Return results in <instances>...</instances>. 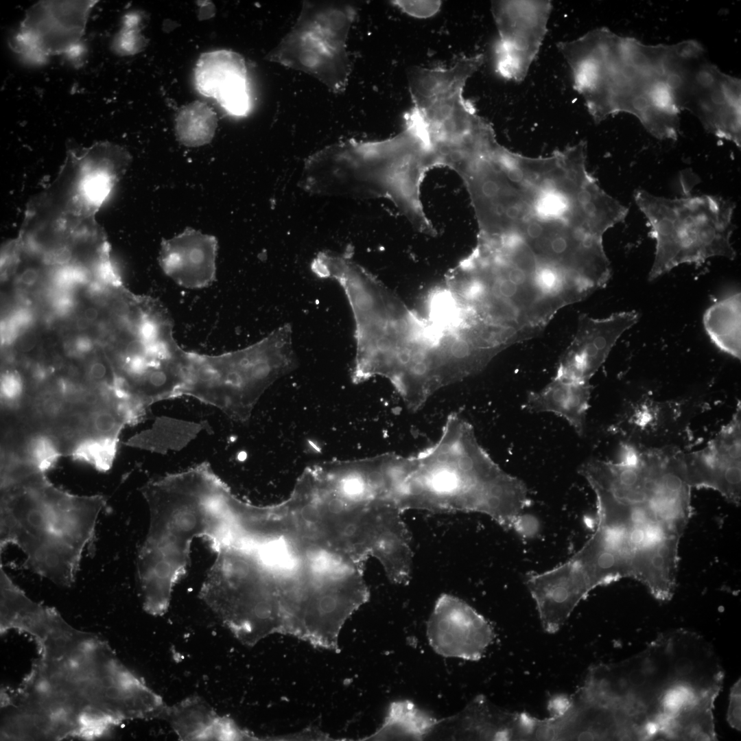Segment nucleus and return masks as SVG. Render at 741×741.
Returning a JSON list of instances; mask_svg holds the SVG:
<instances>
[{
    "label": "nucleus",
    "mask_w": 741,
    "mask_h": 741,
    "mask_svg": "<svg viewBox=\"0 0 741 741\" xmlns=\"http://www.w3.org/2000/svg\"><path fill=\"white\" fill-rule=\"evenodd\" d=\"M32 637L38 656L14 688L0 695L1 740H92L125 722L161 720L162 697L110 645L75 628L0 576V631Z\"/></svg>",
    "instance_id": "f257e3e1"
},
{
    "label": "nucleus",
    "mask_w": 741,
    "mask_h": 741,
    "mask_svg": "<svg viewBox=\"0 0 741 741\" xmlns=\"http://www.w3.org/2000/svg\"><path fill=\"white\" fill-rule=\"evenodd\" d=\"M683 456L624 445L616 462L593 458L580 466L596 495L597 524L570 561L592 587L633 578L656 599L672 598L679 544L692 515Z\"/></svg>",
    "instance_id": "f03ea898"
},
{
    "label": "nucleus",
    "mask_w": 741,
    "mask_h": 741,
    "mask_svg": "<svg viewBox=\"0 0 741 741\" xmlns=\"http://www.w3.org/2000/svg\"><path fill=\"white\" fill-rule=\"evenodd\" d=\"M328 276L344 292L354 320V382L380 375L412 399L462 377L473 349L460 328L412 311L351 257L336 260Z\"/></svg>",
    "instance_id": "7ed1b4c3"
},
{
    "label": "nucleus",
    "mask_w": 741,
    "mask_h": 741,
    "mask_svg": "<svg viewBox=\"0 0 741 741\" xmlns=\"http://www.w3.org/2000/svg\"><path fill=\"white\" fill-rule=\"evenodd\" d=\"M715 671L705 643L677 631L626 660L591 667L582 687L612 716L622 740H663Z\"/></svg>",
    "instance_id": "20e7f679"
},
{
    "label": "nucleus",
    "mask_w": 741,
    "mask_h": 741,
    "mask_svg": "<svg viewBox=\"0 0 741 741\" xmlns=\"http://www.w3.org/2000/svg\"><path fill=\"white\" fill-rule=\"evenodd\" d=\"M556 48L596 124L627 113L655 137L677 140L681 111L668 84L664 45L644 44L601 27L560 41Z\"/></svg>",
    "instance_id": "39448f33"
},
{
    "label": "nucleus",
    "mask_w": 741,
    "mask_h": 741,
    "mask_svg": "<svg viewBox=\"0 0 741 741\" xmlns=\"http://www.w3.org/2000/svg\"><path fill=\"white\" fill-rule=\"evenodd\" d=\"M106 504L102 495H78L59 489L41 471L1 482V553L8 545L18 547L25 567L69 587Z\"/></svg>",
    "instance_id": "423d86ee"
},
{
    "label": "nucleus",
    "mask_w": 741,
    "mask_h": 741,
    "mask_svg": "<svg viewBox=\"0 0 741 741\" xmlns=\"http://www.w3.org/2000/svg\"><path fill=\"white\" fill-rule=\"evenodd\" d=\"M218 476L207 462L147 482L141 493L150 513L137 570L145 611L162 615L190 561L193 539H207L215 519Z\"/></svg>",
    "instance_id": "0eeeda50"
},
{
    "label": "nucleus",
    "mask_w": 741,
    "mask_h": 741,
    "mask_svg": "<svg viewBox=\"0 0 741 741\" xmlns=\"http://www.w3.org/2000/svg\"><path fill=\"white\" fill-rule=\"evenodd\" d=\"M434 169L426 143L414 124L388 139L351 141L314 156L306 165L312 193L355 198H384L421 233L436 231L421 198V185Z\"/></svg>",
    "instance_id": "6e6552de"
},
{
    "label": "nucleus",
    "mask_w": 741,
    "mask_h": 741,
    "mask_svg": "<svg viewBox=\"0 0 741 741\" xmlns=\"http://www.w3.org/2000/svg\"><path fill=\"white\" fill-rule=\"evenodd\" d=\"M459 430L457 457L446 456L438 443L423 457L408 460L399 482L401 508L478 513L512 529L530 503L526 484L490 458L469 425L461 423Z\"/></svg>",
    "instance_id": "1a4fd4ad"
},
{
    "label": "nucleus",
    "mask_w": 741,
    "mask_h": 741,
    "mask_svg": "<svg viewBox=\"0 0 741 741\" xmlns=\"http://www.w3.org/2000/svg\"><path fill=\"white\" fill-rule=\"evenodd\" d=\"M634 198L656 242L650 281L682 263L699 266L714 257H736L731 243L735 208L731 201L707 195L670 199L641 189Z\"/></svg>",
    "instance_id": "9d476101"
},
{
    "label": "nucleus",
    "mask_w": 741,
    "mask_h": 741,
    "mask_svg": "<svg viewBox=\"0 0 741 741\" xmlns=\"http://www.w3.org/2000/svg\"><path fill=\"white\" fill-rule=\"evenodd\" d=\"M216 553L200 589L204 603L244 644L283 632L277 587L257 558L236 547Z\"/></svg>",
    "instance_id": "9b49d317"
},
{
    "label": "nucleus",
    "mask_w": 741,
    "mask_h": 741,
    "mask_svg": "<svg viewBox=\"0 0 741 741\" xmlns=\"http://www.w3.org/2000/svg\"><path fill=\"white\" fill-rule=\"evenodd\" d=\"M666 64L678 109L689 111L708 132L740 148V80L711 62L696 40L668 45Z\"/></svg>",
    "instance_id": "f8f14e48"
},
{
    "label": "nucleus",
    "mask_w": 741,
    "mask_h": 741,
    "mask_svg": "<svg viewBox=\"0 0 741 741\" xmlns=\"http://www.w3.org/2000/svg\"><path fill=\"white\" fill-rule=\"evenodd\" d=\"M403 511L391 499L350 502L340 510L336 540L342 554L364 567L377 560L390 581L407 585L413 567L412 538Z\"/></svg>",
    "instance_id": "ddd939ff"
},
{
    "label": "nucleus",
    "mask_w": 741,
    "mask_h": 741,
    "mask_svg": "<svg viewBox=\"0 0 741 741\" xmlns=\"http://www.w3.org/2000/svg\"><path fill=\"white\" fill-rule=\"evenodd\" d=\"M491 10L499 39L495 66L503 78L519 83L528 75L548 32L550 1H492Z\"/></svg>",
    "instance_id": "4468645a"
},
{
    "label": "nucleus",
    "mask_w": 741,
    "mask_h": 741,
    "mask_svg": "<svg viewBox=\"0 0 741 741\" xmlns=\"http://www.w3.org/2000/svg\"><path fill=\"white\" fill-rule=\"evenodd\" d=\"M97 1H40L27 11L12 47L29 60L80 53V40Z\"/></svg>",
    "instance_id": "2eb2a0df"
},
{
    "label": "nucleus",
    "mask_w": 741,
    "mask_h": 741,
    "mask_svg": "<svg viewBox=\"0 0 741 741\" xmlns=\"http://www.w3.org/2000/svg\"><path fill=\"white\" fill-rule=\"evenodd\" d=\"M426 634L437 654L468 661L480 659L495 638L484 616L462 599L447 593L436 600Z\"/></svg>",
    "instance_id": "dca6fc26"
},
{
    "label": "nucleus",
    "mask_w": 741,
    "mask_h": 741,
    "mask_svg": "<svg viewBox=\"0 0 741 741\" xmlns=\"http://www.w3.org/2000/svg\"><path fill=\"white\" fill-rule=\"evenodd\" d=\"M692 487L714 490L728 502L741 499V405L729 421L701 449L683 454Z\"/></svg>",
    "instance_id": "f3484780"
},
{
    "label": "nucleus",
    "mask_w": 741,
    "mask_h": 741,
    "mask_svg": "<svg viewBox=\"0 0 741 741\" xmlns=\"http://www.w3.org/2000/svg\"><path fill=\"white\" fill-rule=\"evenodd\" d=\"M638 320L639 314L635 311L600 319L582 315L574 339L559 361L556 375L589 382L618 339Z\"/></svg>",
    "instance_id": "a211bd4d"
},
{
    "label": "nucleus",
    "mask_w": 741,
    "mask_h": 741,
    "mask_svg": "<svg viewBox=\"0 0 741 741\" xmlns=\"http://www.w3.org/2000/svg\"><path fill=\"white\" fill-rule=\"evenodd\" d=\"M538 718L502 709L484 696L473 698L455 716L443 718L445 737L479 740H535Z\"/></svg>",
    "instance_id": "6ab92c4d"
},
{
    "label": "nucleus",
    "mask_w": 741,
    "mask_h": 741,
    "mask_svg": "<svg viewBox=\"0 0 741 741\" xmlns=\"http://www.w3.org/2000/svg\"><path fill=\"white\" fill-rule=\"evenodd\" d=\"M217 239L192 228L163 239L158 262L164 273L187 289H200L215 280Z\"/></svg>",
    "instance_id": "aec40b11"
},
{
    "label": "nucleus",
    "mask_w": 741,
    "mask_h": 741,
    "mask_svg": "<svg viewBox=\"0 0 741 741\" xmlns=\"http://www.w3.org/2000/svg\"><path fill=\"white\" fill-rule=\"evenodd\" d=\"M180 740H257L228 716L220 715L198 696H191L165 708L162 719Z\"/></svg>",
    "instance_id": "412c9836"
},
{
    "label": "nucleus",
    "mask_w": 741,
    "mask_h": 741,
    "mask_svg": "<svg viewBox=\"0 0 741 741\" xmlns=\"http://www.w3.org/2000/svg\"><path fill=\"white\" fill-rule=\"evenodd\" d=\"M591 392L590 382L555 375L543 389L528 392L524 408L530 412L554 413L565 419L579 436H583Z\"/></svg>",
    "instance_id": "4be33fe9"
},
{
    "label": "nucleus",
    "mask_w": 741,
    "mask_h": 741,
    "mask_svg": "<svg viewBox=\"0 0 741 741\" xmlns=\"http://www.w3.org/2000/svg\"><path fill=\"white\" fill-rule=\"evenodd\" d=\"M195 81L200 93L215 99L226 92L247 86L244 60L228 50L203 54L196 66Z\"/></svg>",
    "instance_id": "5701e85b"
},
{
    "label": "nucleus",
    "mask_w": 741,
    "mask_h": 741,
    "mask_svg": "<svg viewBox=\"0 0 741 741\" xmlns=\"http://www.w3.org/2000/svg\"><path fill=\"white\" fill-rule=\"evenodd\" d=\"M440 719L408 700L392 702L381 727L366 740H422L433 737Z\"/></svg>",
    "instance_id": "b1692460"
},
{
    "label": "nucleus",
    "mask_w": 741,
    "mask_h": 741,
    "mask_svg": "<svg viewBox=\"0 0 741 741\" xmlns=\"http://www.w3.org/2000/svg\"><path fill=\"white\" fill-rule=\"evenodd\" d=\"M703 325L711 340L718 348L737 359H740V292L728 295L707 308L703 316Z\"/></svg>",
    "instance_id": "393cba45"
},
{
    "label": "nucleus",
    "mask_w": 741,
    "mask_h": 741,
    "mask_svg": "<svg viewBox=\"0 0 741 741\" xmlns=\"http://www.w3.org/2000/svg\"><path fill=\"white\" fill-rule=\"evenodd\" d=\"M217 126L216 114L207 104L199 101L183 107L176 119L178 141L188 147L209 143Z\"/></svg>",
    "instance_id": "a878e982"
},
{
    "label": "nucleus",
    "mask_w": 741,
    "mask_h": 741,
    "mask_svg": "<svg viewBox=\"0 0 741 741\" xmlns=\"http://www.w3.org/2000/svg\"><path fill=\"white\" fill-rule=\"evenodd\" d=\"M119 438L89 436L71 450L69 456L91 465L101 472L108 471L116 457Z\"/></svg>",
    "instance_id": "bb28decb"
},
{
    "label": "nucleus",
    "mask_w": 741,
    "mask_h": 741,
    "mask_svg": "<svg viewBox=\"0 0 741 741\" xmlns=\"http://www.w3.org/2000/svg\"><path fill=\"white\" fill-rule=\"evenodd\" d=\"M63 456L56 439L45 432L28 434L21 454L22 458L27 459L45 473L54 467Z\"/></svg>",
    "instance_id": "cd10ccee"
},
{
    "label": "nucleus",
    "mask_w": 741,
    "mask_h": 741,
    "mask_svg": "<svg viewBox=\"0 0 741 741\" xmlns=\"http://www.w3.org/2000/svg\"><path fill=\"white\" fill-rule=\"evenodd\" d=\"M129 425L121 407V399L102 405L89 413V436L119 438L124 427Z\"/></svg>",
    "instance_id": "c85d7f7f"
},
{
    "label": "nucleus",
    "mask_w": 741,
    "mask_h": 741,
    "mask_svg": "<svg viewBox=\"0 0 741 741\" xmlns=\"http://www.w3.org/2000/svg\"><path fill=\"white\" fill-rule=\"evenodd\" d=\"M141 17L137 14L127 15L122 30L116 36L113 48L121 55H132L139 52L146 45L145 37L141 34Z\"/></svg>",
    "instance_id": "c756f323"
},
{
    "label": "nucleus",
    "mask_w": 741,
    "mask_h": 741,
    "mask_svg": "<svg viewBox=\"0 0 741 741\" xmlns=\"http://www.w3.org/2000/svg\"><path fill=\"white\" fill-rule=\"evenodd\" d=\"M25 385L20 373L7 370L1 376V403L8 409L19 408L23 401Z\"/></svg>",
    "instance_id": "7c9ffc66"
},
{
    "label": "nucleus",
    "mask_w": 741,
    "mask_h": 741,
    "mask_svg": "<svg viewBox=\"0 0 741 741\" xmlns=\"http://www.w3.org/2000/svg\"><path fill=\"white\" fill-rule=\"evenodd\" d=\"M395 5L405 13L417 18H428L436 14L441 5L440 1H395Z\"/></svg>",
    "instance_id": "2f4dec72"
},
{
    "label": "nucleus",
    "mask_w": 741,
    "mask_h": 741,
    "mask_svg": "<svg viewBox=\"0 0 741 741\" xmlns=\"http://www.w3.org/2000/svg\"><path fill=\"white\" fill-rule=\"evenodd\" d=\"M741 683L740 679L738 680L732 686L729 694V707L727 713V720L729 725L740 730L741 724Z\"/></svg>",
    "instance_id": "473e14b6"
},
{
    "label": "nucleus",
    "mask_w": 741,
    "mask_h": 741,
    "mask_svg": "<svg viewBox=\"0 0 741 741\" xmlns=\"http://www.w3.org/2000/svg\"><path fill=\"white\" fill-rule=\"evenodd\" d=\"M513 530L524 539L534 537L539 530V521L537 517L522 513L514 521Z\"/></svg>",
    "instance_id": "72a5a7b5"
},
{
    "label": "nucleus",
    "mask_w": 741,
    "mask_h": 741,
    "mask_svg": "<svg viewBox=\"0 0 741 741\" xmlns=\"http://www.w3.org/2000/svg\"><path fill=\"white\" fill-rule=\"evenodd\" d=\"M89 377L91 379L101 381L104 379L107 374L106 365L99 360L91 362L88 370Z\"/></svg>",
    "instance_id": "f704fd0d"
},
{
    "label": "nucleus",
    "mask_w": 741,
    "mask_h": 741,
    "mask_svg": "<svg viewBox=\"0 0 741 741\" xmlns=\"http://www.w3.org/2000/svg\"><path fill=\"white\" fill-rule=\"evenodd\" d=\"M38 276L39 274L36 269L33 268H28L23 270V272L20 274L19 277V281H20V283L25 285L30 286L34 285L38 279Z\"/></svg>",
    "instance_id": "c9c22d12"
},
{
    "label": "nucleus",
    "mask_w": 741,
    "mask_h": 741,
    "mask_svg": "<svg viewBox=\"0 0 741 741\" xmlns=\"http://www.w3.org/2000/svg\"><path fill=\"white\" fill-rule=\"evenodd\" d=\"M36 345V340L32 335H24L20 340H18L16 347L18 350L22 352H27L31 351Z\"/></svg>",
    "instance_id": "e433bc0d"
},
{
    "label": "nucleus",
    "mask_w": 741,
    "mask_h": 741,
    "mask_svg": "<svg viewBox=\"0 0 741 741\" xmlns=\"http://www.w3.org/2000/svg\"><path fill=\"white\" fill-rule=\"evenodd\" d=\"M91 341L85 337H80L75 342V348L80 353H86L92 349Z\"/></svg>",
    "instance_id": "4c0bfd02"
},
{
    "label": "nucleus",
    "mask_w": 741,
    "mask_h": 741,
    "mask_svg": "<svg viewBox=\"0 0 741 741\" xmlns=\"http://www.w3.org/2000/svg\"><path fill=\"white\" fill-rule=\"evenodd\" d=\"M84 316L92 322L97 318L98 311L93 307H89L84 311Z\"/></svg>",
    "instance_id": "58836bf2"
},
{
    "label": "nucleus",
    "mask_w": 741,
    "mask_h": 741,
    "mask_svg": "<svg viewBox=\"0 0 741 741\" xmlns=\"http://www.w3.org/2000/svg\"><path fill=\"white\" fill-rule=\"evenodd\" d=\"M91 323L84 316H81L77 319L75 325L78 329L85 330L90 326Z\"/></svg>",
    "instance_id": "ea45409f"
}]
</instances>
